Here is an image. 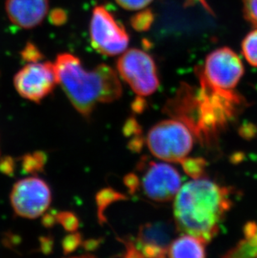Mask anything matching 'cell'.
I'll return each instance as SVG.
<instances>
[{
	"label": "cell",
	"instance_id": "22",
	"mask_svg": "<svg viewBox=\"0 0 257 258\" xmlns=\"http://www.w3.org/2000/svg\"><path fill=\"white\" fill-rule=\"evenodd\" d=\"M22 57L29 63L41 60L43 54L34 44H28L22 51Z\"/></svg>",
	"mask_w": 257,
	"mask_h": 258
},
{
	"label": "cell",
	"instance_id": "23",
	"mask_svg": "<svg viewBox=\"0 0 257 258\" xmlns=\"http://www.w3.org/2000/svg\"><path fill=\"white\" fill-rule=\"evenodd\" d=\"M49 20L54 25H62L68 20V15L65 10L61 9L53 10L49 15Z\"/></svg>",
	"mask_w": 257,
	"mask_h": 258
},
{
	"label": "cell",
	"instance_id": "9",
	"mask_svg": "<svg viewBox=\"0 0 257 258\" xmlns=\"http://www.w3.org/2000/svg\"><path fill=\"white\" fill-rule=\"evenodd\" d=\"M57 84L55 66L49 61L29 62L14 79L15 90L20 96L35 103L46 98Z\"/></svg>",
	"mask_w": 257,
	"mask_h": 258
},
{
	"label": "cell",
	"instance_id": "21",
	"mask_svg": "<svg viewBox=\"0 0 257 258\" xmlns=\"http://www.w3.org/2000/svg\"><path fill=\"white\" fill-rule=\"evenodd\" d=\"M117 4L126 10H143L153 0H115Z\"/></svg>",
	"mask_w": 257,
	"mask_h": 258
},
{
	"label": "cell",
	"instance_id": "10",
	"mask_svg": "<svg viewBox=\"0 0 257 258\" xmlns=\"http://www.w3.org/2000/svg\"><path fill=\"white\" fill-rule=\"evenodd\" d=\"M51 190L44 180L38 177H27L15 183L10 202L15 213L28 219L38 218L49 208Z\"/></svg>",
	"mask_w": 257,
	"mask_h": 258
},
{
	"label": "cell",
	"instance_id": "3",
	"mask_svg": "<svg viewBox=\"0 0 257 258\" xmlns=\"http://www.w3.org/2000/svg\"><path fill=\"white\" fill-rule=\"evenodd\" d=\"M200 84L199 90L182 85L165 105V112L186 124L202 142L226 124L239 98L233 90H215L202 81Z\"/></svg>",
	"mask_w": 257,
	"mask_h": 258
},
{
	"label": "cell",
	"instance_id": "12",
	"mask_svg": "<svg viewBox=\"0 0 257 258\" xmlns=\"http://www.w3.org/2000/svg\"><path fill=\"white\" fill-rule=\"evenodd\" d=\"M5 10L14 25L32 29L40 25L49 11V0H6Z\"/></svg>",
	"mask_w": 257,
	"mask_h": 258
},
{
	"label": "cell",
	"instance_id": "18",
	"mask_svg": "<svg viewBox=\"0 0 257 258\" xmlns=\"http://www.w3.org/2000/svg\"><path fill=\"white\" fill-rule=\"evenodd\" d=\"M245 20L257 27V0H241Z\"/></svg>",
	"mask_w": 257,
	"mask_h": 258
},
{
	"label": "cell",
	"instance_id": "11",
	"mask_svg": "<svg viewBox=\"0 0 257 258\" xmlns=\"http://www.w3.org/2000/svg\"><path fill=\"white\" fill-rule=\"evenodd\" d=\"M174 229L164 222L144 225L139 231L134 245L141 256L164 257L172 242Z\"/></svg>",
	"mask_w": 257,
	"mask_h": 258
},
{
	"label": "cell",
	"instance_id": "6",
	"mask_svg": "<svg viewBox=\"0 0 257 258\" xmlns=\"http://www.w3.org/2000/svg\"><path fill=\"white\" fill-rule=\"evenodd\" d=\"M197 73L200 81L215 90L230 91L244 75V66L236 53L228 47H222L209 54L204 66Z\"/></svg>",
	"mask_w": 257,
	"mask_h": 258
},
{
	"label": "cell",
	"instance_id": "19",
	"mask_svg": "<svg viewBox=\"0 0 257 258\" xmlns=\"http://www.w3.org/2000/svg\"><path fill=\"white\" fill-rule=\"evenodd\" d=\"M56 219L58 220V222L67 231H74L77 229L78 225H79L78 219L76 216L71 212H61L57 215Z\"/></svg>",
	"mask_w": 257,
	"mask_h": 258
},
{
	"label": "cell",
	"instance_id": "2",
	"mask_svg": "<svg viewBox=\"0 0 257 258\" xmlns=\"http://www.w3.org/2000/svg\"><path fill=\"white\" fill-rule=\"evenodd\" d=\"M54 66L58 85L83 116L90 117L98 104L114 102L121 96L116 72L105 63L87 71L77 56L63 53L57 56Z\"/></svg>",
	"mask_w": 257,
	"mask_h": 258
},
{
	"label": "cell",
	"instance_id": "8",
	"mask_svg": "<svg viewBox=\"0 0 257 258\" xmlns=\"http://www.w3.org/2000/svg\"><path fill=\"white\" fill-rule=\"evenodd\" d=\"M143 174L139 180L144 195L155 202H168L175 198L181 187V176L177 170L166 163L141 161Z\"/></svg>",
	"mask_w": 257,
	"mask_h": 258
},
{
	"label": "cell",
	"instance_id": "15",
	"mask_svg": "<svg viewBox=\"0 0 257 258\" xmlns=\"http://www.w3.org/2000/svg\"><path fill=\"white\" fill-rule=\"evenodd\" d=\"M155 21V15L151 10L140 11L131 19V25L138 32H146L151 29Z\"/></svg>",
	"mask_w": 257,
	"mask_h": 258
},
{
	"label": "cell",
	"instance_id": "7",
	"mask_svg": "<svg viewBox=\"0 0 257 258\" xmlns=\"http://www.w3.org/2000/svg\"><path fill=\"white\" fill-rule=\"evenodd\" d=\"M90 35L94 49L107 56L123 54L130 42V36L124 26L101 5L93 10Z\"/></svg>",
	"mask_w": 257,
	"mask_h": 258
},
{
	"label": "cell",
	"instance_id": "13",
	"mask_svg": "<svg viewBox=\"0 0 257 258\" xmlns=\"http://www.w3.org/2000/svg\"><path fill=\"white\" fill-rule=\"evenodd\" d=\"M206 241L197 236L183 234L173 240L168 249V256L173 258L206 257Z\"/></svg>",
	"mask_w": 257,
	"mask_h": 258
},
{
	"label": "cell",
	"instance_id": "5",
	"mask_svg": "<svg viewBox=\"0 0 257 258\" xmlns=\"http://www.w3.org/2000/svg\"><path fill=\"white\" fill-rule=\"evenodd\" d=\"M117 70L134 92L141 97L152 95L160 86L155 60L141 49L124 51L117 61Z\"/></svg>",
	"mask_w": 257,
	"mask_h": 258
},
{
	"label": "cell",
	"instance_id": "24",
	"mask_svg": "<svg viewBox=\"0 0 257 258\" xmlns=\"http://www.w3.org/2000/svg\"><path fill=\"white\" fill-rule=\"evenodd\" d=\"M80 243V236L79 234H73L67 236L63 242V250L66 252H71L77 247Z\"/></svg>",
	"mask_w": 257,
	"mask_h": 258
},
{
	"label": "cell",
	"instance_id": "1",
	"mask_svg": "<svg viewBox=\"0 0 257 258\" xmlns=\"http://www.w3.org/2000/svg\"><path fill=\"white\" fill-rule=\"evenodd\" d=\"M231 207L228 188L206 178H197L182 185L175 196V227L182 233L208 243L218 233L220 223Z\"/></svg>",
	"mask_w": 257,
	"mask_h": 258
},
{
	"label": "cell",
	"instance_id": "17",
	"mask_svg": "<svg viewBox=\"0 0 257 258\" xmlns=\"http://www.w3.org/2000/svg\"><path fill=\"white\" fill-rule=\"evenodd\" d=\"M45 156L43 153H34L27 155L23 159V168L26 172L41 171L45 161Z\"/></svg>",
	"mask_w": 257,
	"mask_h": 258
},
{
	"label": "cell",
	"instance_id": "14",
	"mask_svg": "<svg viewBox=\"0 0 257 258\" xmlns=\"http://www.w3.org/2000/svg\"><path fill=\"white\" fill-rule=\"evenodd\" d=\"M241 49L248 63L257 67V27L244 38Z\"/></svg>",
	"mask_w": 257,
	"mask_h": 258
},
{
	"label": "cell",
	"instance_id": "16",
	"mask_svg": "<svg viewBox=\"0 0 257 258\" xmlns=\"http://www.w3.org/2000/svg\"><path fill=\"white\" fill-rule=\"evenodd\" d=\"M180 163L187 175L197 179L202 177L206 167V161L202 158H184Z\"/></svg>",
	"mask_w": 257,
	"mask_h": 258
},
{
	"label": "cell",
	"instance_id": "25",
	"mask_svg": "<svg viewBox=\"0 0 257 258\" xmlns=\"http://www.w3.org/2000/svg\"><path fill=\"white\" fill-rule=\"evenodd\" d=\"M188 1H189V2H194V1H197V0H188ZM197 1H201V2H202V4L205 5V7L206 8V9H208V5H207V4H206V1L205 0H197Z\"/></svg>",
	"mask_w": 257,
	"mask_h": 258
},
{
	"label": "cell",
	"instance_id": "20",
	"mask_svg": "<svg viewBox=\"0 0 257 258\" xmlns=\"http://www.w3.org/2000/svg\"><path fill=\"white\" fill-rule=\"evenodd\" d=\"M121 198H123V195L115 192L110 189L103 190L102 192H100L97 197L100 212H101V211L104 209L106 205L109 204L110 202H114V201L118 200V199H121Z\"/></svg>",
	"mask_w": 257,
	"mask_h": 258
},
{
	"label": "cell",
	"instance_id": "4",
	"mask_svg": "<svg viewBox=\"0 0 257 258\" xmlns=\"http://www.w3.org/2000/svg\"><path fill=\"white\" fill-rule=\"evenodd\" d=\"M146 145L155 157L166 162H180L191 151L194 135L183 122L165 119L150 130Z\"/></svg>",
	"mask_w": 257,
	"mask_h": 258
}]
</instances>
